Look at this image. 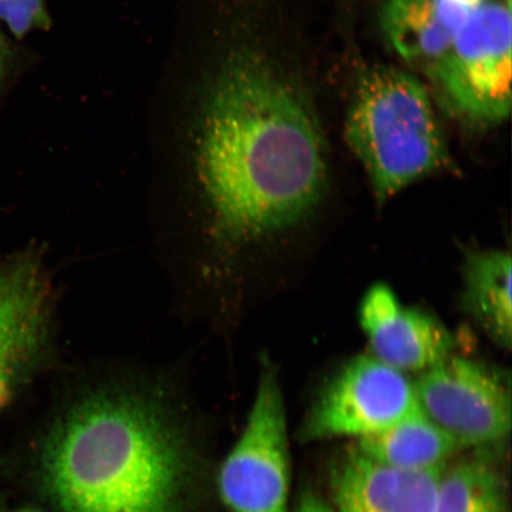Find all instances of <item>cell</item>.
Returning a JSON list of instances; mask_svg holds the SVG:
<instances>
[{
    "label": "cell",
    "instance_id": "1",
    "mask_svg": "<svg viewBox=\"0 0 512 512\" xmlns=\"http://www.w3.org/2000/svg\"><path fill=\"white\" fill-rule=\"evenodd\" d=\"M204 82L192 131V171L220 247L294 226L328 182L322 134L265 56L235 47Z\"/></svg>",
    "mask_w": 512,
    "mask_h": 512
},
{
    "label": "cell",
    "instance_id": "2",
    "mask_svg": "<svg viewBox=\"0 0 512 512\" xmlns=\"http://www.w3.org/2000/svg\"><path fill=\"white\" fill-rule=\"evenodd\" d=\"M162 387L108 381L80 390L43 440L40 477L56 512H192L204 459L188 416Z\"/></svg>",
    "mask_w": 512,
    "mask_h": 512
},
{
    "label": "cell",
    "instance_id": "3",
    "mask_svg": "<svg viewBox=\"0 0 512 512\" xmlns=\"http://www.w3.org/2000/svg\"><path fill=\"white\" fill-rule=\"evenodd\" d=\"M344 132L379 203L450 164L431 96L405 70L380 67L364 76Z\"/></svg>",
    "mask_w": 512,
    "mask_h": 512
},
{
    "label": "cell",
    "instance_id": "4",
    "mask_svg": "<svg viewBox=\"0 0 512 512\" xmlns=\"http://www.w3.org/2000/svg\"><path fill=\"white\" fill-rule=\"evenodd\" d=\"M511 50V0H486L431 72L458 117L482 126L509 117Z\"/></svg>",
    "mask_w": 512,
    "mask_h": 512
},
{
    "label": "cell",
    "instance_id": "5",
    "mask_svg": "<svg viewBox=\"0 0 512 512\" xmlns=\"http://www.w3.org/2000/svg\"><path fill=\"white\" fill-rule=\"evenodd\" d=\"M290 484L283 393L277 373L265 360L245 430L224 459L217 486L230 512H288Z\"/></svg>",
    "mask_w": 512,
    "mask_h": 512
},
{
    "label": "cell",
    "instance_id": "6",
    "mask_svg": "<svg viewBox=\"0 0 512 512\" xmlns=\"http://www.w3.org/2000/svg\"><path fill=\"white\" fill-rule=\"evenodd\" d=\"M422 412L457 446H488L511 430L508 377L484 363L451 355L414 383Z\"/></svg>",
    "mask_w": 512,
    "mask_h": 512
},
{
    "label": "cell",
    "instance_id": "7",
    "mask_svg": "<svg viewBox=\"0 0 512 512\" xmlns=\"http://www.w3.org/2000/svg\"><path fill=\"white\" fill-rule=\"evenodd\" d=\"M416 407L414 383L405 373L373 356H358L326 383L299 438L366 437L387 430Z\"/></svg>",
    "mask_w": 512,
    "mask_h": 512
},
{
    "label": "cell",
    "instance_id": "8",
    "mask_svg": "<svg viewBox=\"0 0 512 512\" xmlns=\"http://www.w3.org/2000/svg\"><path fill=\"white\" fill-rule=\"evenodd\" d=\"M54 293L34 249L0 266V409L48 354Z\"/></svg>",
    "mask_w": 512,
    "mask_h": 512
},
{
    "label": "cell",
    "instance_id": "9",
    "mask_svg": "<svg viewBox=\"0 0 512 512\" xmlns=\"http://www.w3.org/2000/svg\"><path fill=\"white\" fill-rule=\"evenodd\" d=\"M360 323L373 357L401 373H424L450 357L456 347L440 320L403 305L387 285L369 288L362 299Z\"/></svg>",
    "mask_w": 512,
    "mask_h": 512
},
{
    "label": "cell",
    "instance_id": "10",
    "mask_svg": "<svg viewBox=\"0 0 512 512\" xmlns=\"http://www.w3.org/2000/svg\"><path fill=\"white\" fill-rule=\"evenodd\" d=\"M444 469H395L352 450L332 473V492L339 512H435Z\"/></svg>",
    "mask_w": 512,
    "mask_h": 512
},
{
    "label": "cell",
    "instance_id": "11",
    "mask_svg": "<svg viewBox=\"0 0 512 512\" xmlns=\"http://www.w3.org/2000/svg\"><path fill=\"white\" fill-rule=\"evenodd\" d=\"M471 14L451 0H386L380 19L396 54L431 73Z\"/></svg>",
    "mask_w": 512,
    "mask_h": 512
},
{
    "label": "cell",
    "instance_id": "12",
    "mask_svg": "<svg viewBox=\"0 0 512 512\" xmlns=\"http://www.w3.org/2000/svg\"><path fill=\"white\" fill-rule=\"evenodd\" d=\"M512 261L505 251L467 254L464 264L463 306L467 315L499 347L512 342Z\"/></svg>",
    "mask_w": 512,
    "mask_h": 512
},
{
    "label": "cell",
    "instance_id": "13",
    "mask_svg": "<svg viewBox=\"0 0 512 512\" xmlns=\"http://www.w3.org/2000/svg\"><path fill=\"white\" fill-rule=\"evenodd\" d=\"M458 448L418 406L387 430L358 438L354 450L395 469L426 470L444 466Z\"/></svg>",
    "mask_w": 512,
    "mask_h": 512
},
{
    "label": "cell",
    "instance_id": "14",
    "mask_svg": "<svg viewBox=\"0 0 512 512\" xmlns=\"http://www.w3.org/2000/svg\"><path fill=\"white\" fill-rule=\"evenodd\" d=\"M435 512H508L507 485L494 458L478 453L444 469Z\"/></svg>",
    "mask_w": 512,
    "mask_h": 512
},
{
    "label": "cell",
    "instance_id": "15",
    "mask_svg": "<svg viewBox=\"0 0 512 512\" xmlns=\"http://www.w3.org/2000/svg\"><path fill=\"white\" fill-rule=\"evenodd\" d=\"M0 19L18 37L46 22L42 0H0Z\"/></svg>",
    "mask_w": 512,
    "mask_h": 512
},
{
    "label": "cell",
    "instance_id": "16",
    "mask_svg": "<svg viewBox=\"0 0 512 512\" xmlns=\"http://www.w3.org/2000/svg\"><path fill=\"white\" fill-rule=\"evenodd\" d=\"M296 512H334L322 498L310 491L304 492L300 497Z\"/></svg>",
    "mask_w": 512,
    "mask_h": 512
},
{
    "label": "cell",
    "instance_id": "17",
    "mask_svg": "<svg viewBox=\"0 0 512 512\" xmlns=\"http://www.w3.org/2000/svg\"><path fill=\"white\" fill-rule=\"evenodd\" d=\"M454 4L463 6L467 10H476L480 5L484 4L486 0H451Z\"/></svg>",
    "mask_w": 512,
    "mask_h": 512
},
{
    "label": "cell",
    "instance_id": "18",
    "mask_svg": "<svg viewBox=\"0 0 512 512\" xmlns=\"http://www.w3.org/2000/svg\"><path fill=\"white\" fill-rule=\"evenodd\" d=\"M6 61H8V54H6V49L3 42L0 41V81H2L4 78Z\"/></svg>",
    "mask_w": 512,
    "mask_h": 512
},
{
    "label": "cell",
    "instance_id": "19",
    "mask_svg": "<svg viewBox=\"0 0 512 512\" xmlns=\"http://www.w3.org/2000/svg\"><path fill=\"white\" fill-rule=\"evenodd\" d=\"M0 512H6V511H4L2 508H0ZM17 512H37V511H34V510H22V511H17Z\"/></svg>",
    "mask_w": 512,
    "mask_h": 512
}]
</instances>
